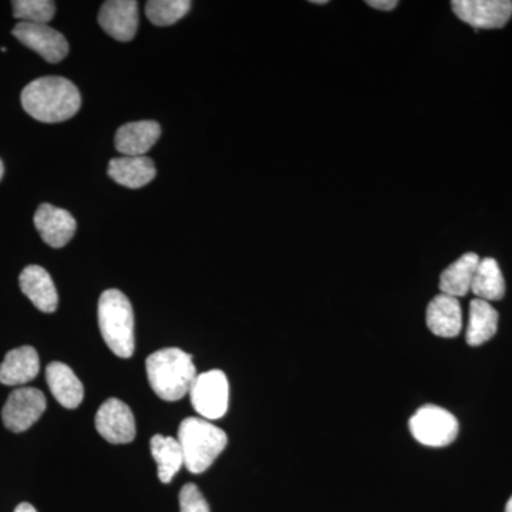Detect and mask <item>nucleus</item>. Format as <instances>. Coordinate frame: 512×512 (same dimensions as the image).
I'll use <instances>...</instances> for the list:
<instances>
[{"mask_svg":"<svg viewBox=\"0 0 512 512\" xmlns=\"http://www.w3.org/2000/svg\"><path fill=\"white\" fill-rule=\"evenodd\" d=\"M451 8L458 19L476 29H500L512 16L510 0H454Z\"/></svg>","mask_w":512,"mask_h":512,"instance_id":"6e6552de","label":"nucleus"},{"mask_svg":"<svg viewBox=\"0 0 512 512\" xmlns=\"http://www.w3.org/2000/svg\"><path fill=\"white\" fill-rule=\"evenodd\" d=\"M12 35L22 45L29 47L37 55L42 56L46 62L60 63L69 55V43L62 33L49 25H35V23L19 22L12 30Z\"/></svg>","mask_w":512,"mask_h":512,"instance_id":"1a4fd4ad","label":"nucleus"},{"mask_svg":"<svg viewBox=\"0 0 512 512\" xmlns=\"http://www.w3.org/2000/svg\"><path fill=\"white\" fill-rule=\"evenodd\" d=\"M430 332L440 338H456L463 328V311L453 296L440 293L429 303L426 315Z\"/></svg>","mask_w":512,"mask_h":512,"instance_id":"2eb2a0df","label":"nucleus"},{"mask_svg":"<svg viewBox=\"0 0 512 512\" xmlns=\"http://www.w3.org/2000/svg\"><path fill=\"white\" fill-rule=\"evenodd\" d=\"M39 355L32 346L13 349L0 365V383L5 386H22L39 375Z\"/></svg>","mask_w":512,"mask_h":512,"instance_id":"a211bd4d","label":"nucleus"},{"mask_svg":"<svg viewBox=\"0 0 512 512\" xmlns=\"http://www.w3.org/2000/svg\"><path fill=\"white\" fill-rule=\"evenodd\" d=\"M45 394L35 387H20L10 393L2 410L3 424L13 433H22L36 423L46 410Z\"/></svg>","mask_w":512,"mask_h":512,"instance_id":"0eeeda50","label":"nucleus"},{"mask_svg":"<svg viewBox=\"0 0 512 512\" xmlns=\"http://www.w3.org/2000/svg\"><path fill=\"white\" fill-rule=\"evenodd\" d=\"M161 136V127L157 121L143 120L127 123L116 134V148L127 157H144Z\"/></svg>","mask_w":512,"mask_h":512,"instance_id":"ddd939ff","label":"nucleus"},{"mask_svg":"<svg viewBox=\"0 0 512 512\" xmlns=\"http://www.w3.org/2000/svg\"><path fill=\"white\" fill-rule=\"evenodd\" d=\"M498 329V312L490 302L474 299L470 305L466 340L470 346H481L494 338Z\"/></svg>","mask_w":512,"mask_h":512,"instance_id":"aec40b11","label":"nucleus"},{"mask_svg":"<svg viewBox=\"0 0 512 512\" xmlns=\"http://www.w3.org/2000/svg\"><path fill=\"white\" fill-rule=\"evenodd\" d=\"M505 512H512V495L510 500H508L507 505H505Z\"/></svg>","mask_w":512,"mask_h":512,"instance_id":"cd10ccee","label":"nucleus"},{"mask_svg":"<svg viewBox=\"0 0 512 512\" xmlns=\"http://www.w3.org/2000/svg\"><path fill=\"white\" fill-rule=\"evenodd\" d=\"M480 256L477 254H466L458 258L454 264L444 269L440 278V289L444 295L461 298L471 291L474 276H476Z\"/></svg>","mask_w":512,"mask_h":512,"instance_id":"6ab92c4d","label":"nucleus"},{"mask_svg":"<svg viewBox=\"0 0 512 512\" xmlns=\"http://www.w3.org/2000/svg\"><path fill=\"white\" fill-rule=\"evenodd\" d=\"M99 326L104 342L114 355L128 359L136 349L134 312L119 289H107L99 299Z\"/></svg>","mask_w":512,"mask_h":512,"instance_id":"20e7f679","label":"nucleus"},{"mask_svg":"<svg viewBox=\"0 0 512 512\" xmlns=\"http://www.w3.org/2000/svg\"><path fill=\"white\" fill-rule=\"evenodd\" d=\"M22 292L30 299L39 311L53 313L59 305L56 286L52 276L42 266L29 265L19 276Z\"/></svg>","mask_w":512,"mask_h":512,"instance_id":"4468645a","label":"nucleus"},{"mask_svg":"<svg viewBox=\"0 0 512 512\" xmlns=\"http://www.w3.org/2000/svg\"><path fill=\"white\" fill-rule=\"evenodd\" d=\"M414 439L427 447H446L458 436V421L443 407L427 404L420 407L410 419Z\"/></svg>","mask_w":512,"mask_h":512,"instance_id":"39448f33","label":"nucleus"},{"mask_svg":"<svg viewBox=\"0 0 512 512\" xmlns=\"http://www.w3.org/2000/svg\"><path fill=\"white\" fill-rule=\"evenodd\" d=\"M99 23L107 35L119 42H130L137 33L138 3L134 0H109L103 3Z\"/></svg>","mask_w":512,"mask_h":512,"instance_id":"f8f14e48","label":"nucleus"},{"mask_svg":"<svg viewBox=\"0 0 512 512\" xmlns=\"http://www.w3.org/2000/svg\"><path fill=\"white\" fill-rule=\"evenodd\" d=\"M146 369L151 389L165 402H177L190 393L197 379L192 356L178 348H167L147 357Z\"/></svg>","mask_w":512,"mask_h":512,"instance_id":"f03ea898","label":"nucleus"},{"mask_svg":"<svg viewBox=\"0 0 512 512\" xmlns=\"http://www.w3.org/2000/svg\"><path fill=\"white\" fill-rule=\"evenodd\" d=\"M15 512H37L36 508L33 507V505H30L28 503H22L19 504L18 507H16Z\"/></svg>","mask_w":512,"mask_h":512,"instance_id":"bb28decb","label":"nucleus"},{"mask_svg":"<svg viewBox=\"0 0 512 512\" xmlns=\"http://www.w3.org/2000/svg\"><path fill=\"white\" fill-rule=\"evenodd\" d=\"M96 429L111 444H128L136 439V419L130 407L119 399L101 404L96 414Z\"/></svg>","mask_w":512,"mask_h":512,"instance_id":"9d476101","label":"nucleus"},{"mask_svg":"<svg viewBox=\"0 0 512 512\" xmlns=\"http://www.w3.org/2000/svg\"><path fill=\"white\" fill-rule=\"evenodd\" d=\"M366 3L370 8L384 10V12H387V10H393L397 6L396 0H367Z\"/></svg>","mask_w":512,"mask_h":512,"instance_id":"a878e982","label":"nucleus"},{"mask_svg":"<svg viewBox=\"0 0 512 512\" xmlns=\"http://www.w3.org/2000/svg\"><path fill=\"white\" fill-rule=\"evenodd\" d=\"M177 440L183 450L184 466L192 474L207 471L228 444L227 433L201 417L181 421Z\"/></svg>","mask_w":512,"mask_h":512,"instance_id":"7ed1b4c3","label":"nucleus"},{"mask_svg":"<svg viewBox=\"0 0 512 512\" xmlns=\"http://www.w3.org/2000/svg\"><path fill=\"white\" fill-rule=\"evenodd\" d=\"M188 394L192 407L202 419H222L228 412L229 383L222 370H210L198 375Z\"/></svg>","mask_w":512,"mask_h":512,"instance_id":"423d86ee","label":"nucleus"},{"mask_svg":"<svg viewBox=\"0 0 512 512\" xmlns=\"http://www.w3.org/2000/svg\"><path fill=\"white\" fill-rule=\"evenodd\" d=\"M46 380L53 397L64 409H77L84 399V387L79 377L64 363L53 362L47 366Z\"/></svg>","mask_w":512,"mask_h":512,"instance_id":"dca6fc26","label":"nucleus"},{"mask_svg":"<svg viewBox=\"0 0 512 512\" xmlns=\"http://www.w3.org/2000/svg\"><path fill=\"white\" fill-rule=\"evenodd\" d=\"M23 109L42 123H62L76 116L82 106L79 89L59 76L40 77L23 89Z\"/></svg>","mask_w":512,"mask_h":512,"instance_id":"f257e3e1","label":"nucleus"},{"mask_svg":"<svg viewBox=\"0 0 512 512\" xmlns=\"http://www.w3.org/2000/svg\"><path fill=\"white\" fill-rule=\"evenodd\" d=\"M35 227L49 247L63 248L76 234L73 215L52 204H42L35 214Z\"/></svg>","mask_w":512,"mask_h":512,"instance_id":"9b49d317","label":"nucleus"},{"mask_svg":"<svg viewBox=\"0 0 512 512\" xmlns=\"http://www.w3.org/2000/svg\"><path fill=\"white\" fill-rule=\"evenodd\" d=\"M13 16L23 23L47 25L56 15V3L50 0H15Z\"/></svg>","mask_w":512,"mask_h":512,"instance_id":"b1692460","label":"nucleus"},{"mask_svg":"<svg viewBox=\"0 0 512 512\" xmlns=\"http://www.w3.org/2000/svg\"><path fill=\"white\" fill-rule=\"evenodd\" d=\"M150 448L157 463L158 478L161 483H171L175 474L184 466L183 450H181L180 443L174 437L157 434L151 439Z\"/></svg>","mask_w":512,"mask_h":512,"instance_id":"412c9836","label":"nucleus"},{"mask_svg":"<svg viewBox=\"0 0 512 512\" xmlns=\"http://www.w3.org/2000/svg\"><path fill=\"white\" fill-rule=\"evenodd\" d=\"M471 292L477 296V299L485 302L500 301L504 298V276L495 259H481L471 285Z\"/></svg>","mask_w":512,"mask_h":512,"instance_id":"4be33fe9","label":"nucleus"},{"mask_svg":"<svg viewBox=\"0 0 512 512\" xmlns=\"http://www.w3.org/2000/svg\"><path fill=\"white\" fill-rule=\"evenodd\" d=\"M312 3H316V5H326L328 0H312Z\"/></svg>","mask_w":512,"mask_h":512,"instance_id":"c85d7f7f","label":"nucleus"},{"mask_svg":"<svg viewBox=\"0 0 512 512\" xmlns=\"http://www.w3.org/2000/svg\"><path fill=\"white\" fill-rule=\"evenodd\" d=\"M190 0H150L146 5V15L153 25L170 26L190 12Z\"/></svg>","mask_w":512,"mask_h":512,"instance_id":"5701e85b","label":"nucleus"},{"mask_svg":"<svg viewBox=\"0 0 512 512\" xmlns=\"http://www.w3.org/2000/svg\"><path fill=\"white\" fill-rule=\"evenodd\" d=\"M107 173L117 184L137 190L151 183L156 178L157 170L151 158L123 156L110 161Z\"/></svg>","mask_w":512,"mask_h":512,"instance_id":"f3484780","label":"nucleus"},{"mask_svg":"<svg viewBox=\"0 0 512 512\" xmlns=\"http://www.w3.org/2000/svg\"><path fill=\"white\" fill-rule=\"evenodd\" d=\"M180 512H210V505L195 484H185L180 491Z\"/></svg>","mask_w":512,"mask_h":512,"instance_id":"393cba45","label":"nucleus"},{"mask_svg":"<svg viewBox=\"0 0 512 512\" xmlns=\"http://www.w3.org/2000/svg\"><path fill=\"white\" fill-rule=\"evenodd\" d=\"M3 173H5V167H3L2 160H0V180H2Z\"/></svg>","mask_w":512,"mask_h":512,"instance_id":"c756f323","label":"nucleus"}]
</instances>
